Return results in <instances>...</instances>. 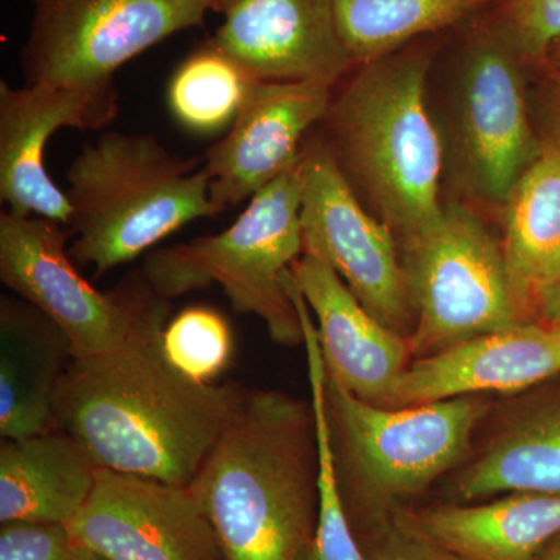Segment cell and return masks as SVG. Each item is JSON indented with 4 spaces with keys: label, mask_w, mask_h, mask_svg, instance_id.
<instances>
[{
    "label": "cell",
    "mask_w": 560,
    "mask_h": 560,
    "mask_svg": "<svg viewBox=\"0 0 560 560\" xmlns=\"http://www.w3.org/2000/svg\"><path fill=\"white\" fill-rule=\"evenodd\" d=\"M399 246L416 312V359L523 320L501 243L480 210L445 200L440 220Z\"/></svg>",
    "instance_id": "8"
},
{
    "label": "cell",
    "mask_w": 560,
    "mask_h": 560,
    "mask_svg": "<svg viewBox=\"0 0 560 560\" xmlns=\"http://www.w3.org/2000/svg\"><path fill=\"white\" fill-rule=\"evenodd\" d=\"M300 161L250 198L228 230L153 249L142 270L153 290L173 301L217 283L241 315L257 316L272 341L304 345L287 276L302 256Z\"/></svg>",
    "instance_id": "6"
},
{
    "label": "cell",
    "mask_w": 560,
    "mask_h": 560,
    "mask_svg": "<svg viewBox=\"0 0 560 560\" xmlns=\"http://www.w3.org/2000/svg\"><path fill=\"white\" fill-rule=\"evenodd\" d=\"M102 467L60 429L0 444V523L68 526Z\"/></svg>",
    "instance_id": "20"
},
{
    "label": "cell",
    "mask_w": 560,
    "mask_h": 560,
    "mask_svg": "<svg viewBox=\"0 0 560 560\" xmlns=\"http://www.w3.org/2000/svg\"><path fill=\"white\" fill-rule=\"evenodd\" d=\"M504 264L523 320L534 319L541 294L560 282V154L541 140L499 213Z\"/></svg>",
    "instance_id": "21"
},
{
    "label": "cell",
    "mask_w": 560,
    "mask_h": 560,
    "mask_svg": "<svg viewBox=\"0 0 560 560\" xmlns=\"http://www.w3.org/2000/svg\"><path fill=\"white\" fill-rule=\"evenodd\" d=\"M529 98L540 139L560 154V75L533 72Z\"/></svg>",
    "instance_id": "30"
},
{
    "label": "cell",
    "mask_w": 560,
    "mask_h": 560,
    "mask_svg": "<svg viewBox=\"0 0 560 560\" xmlns=\"http://www.w3.org/2000/svg\"><path fill=\"white\" fill-rule=\"evenodd\" d=\"M69 231L40 217L0 213V280L65 331L73 357L116 348L161 298L142 270L101 291L77 270Z\"/></svg>",
    "instance_id": "10"
},
{
    "label": "cell",
    "mask_w": 560,
    "mask_h": 560,
    "mask_svg": "<svg viewBox=\"0 0 560 560\" xmlns=\"http://www.w3.org/2000/svg\"><path fill=\"white\" fill-rule=\"evenodd\" d=\"M397 512L412 529L459 560H540L560 536V495L510 493L467 506Z\"/></svg>",
    "instance_id": "19"
},
{
    "label": "cell",
    "mask_w": 560,
    "mask_h": 560,
    "mask_svg": "<svg viewBox=\"0 0 560 560\" xmlns=\"http://www.w3.org/2000/svg\"><path fill=\"white\" fill-rule=\"evenodd\" d=\"M0 560H79V544L66 526L5 523Z\"/></svg>",
    "instance_id": "29"
},
{
    "label": "cell",
    "mask_w": 560,
    "mask_h": 560,
    "mask_svg": "<svg viewBox=\"0 0 560 560\" xmlns=\"http://www.w3.org/2000/svg\"><path fill=\"white\" fill-rule=\"evenodd\" d=\"M21 50L25 84L113 90L121 66L198 27L215 0H31Z\"/></svg>",
    "instance_id": "9"
},
{
    "label": "cell",
    "mask_w": 560,
    "mask_h": 560,
    "mask_svg": "<svg viewBox=\"0 0 560 560\" xmlns=\"http://www.w3.org/2000/svg\"><path fill=\"white\" fill-rule=\"evenodd\" d=\"M164 300L116 348L73 357L55 399V425L102 469L189 486L248 389L191 381L168 361Z\"/></svg>",
    "instance_id": "1"
},
{
    "label": "cell",
    "mask_w": 560,
    "mask_h": 560,
    "mask_svg": "<svg viewBox=\"0 0 560 560\" xmlns=\"http://www.w3.org/2000/svg\"><path fill=\"white\" fill-rule=\"evenodd\" d=\"M301 560H370L364 555L342 501L334 453H318V515Z\"/></svg>",
    "instance_id": "26"
},
{
    "label": "cell",
    "mask_w": 560,
    "mask_h": 560,
    "mask_svg": "<svg viewBox=\"0 0 560 560\" xmlns=\"http://www.w3.org/2000/svg\"><path fill=\"white\" fill-rule=\"evenodd\" d=\"M105 560H226L215 529L189 486L108 469L68 526Z\"/></svg>",
    "instance_id": "12"
},
{
    "label": "cell",
    "mask_w": 560,
    "mask_h": 560,
    "mask_svg": "<svg viewBox=\"0 0 560 560\" xmlns=\"http://www.w3.org/2000/svg\"><path fill=\"white\" fill-rule=\"evenodd\" d=\"M500 0H334L341 38L357 65L453 32Z\"/></svg>",
    "instance_id": "23"
},
{
    "label": "cell",
    "mask_w": 560,
    "mask_h": 560,
    "mask_svg": "<svg viewBox=\"0 0 560 560\" xmlns=\"http://www.w3.org/2000/svg\"><path fill=\"white\" fill-rule=\"evenodd\" d=\"M73 359L65 331L18 294L0 298V436L57 429L55 399Z\"/></svg>",
    "instance_id": "18"
},
{
    "label": "cell",
    "mask_w": 560,
    "mask_h": 560,
    "mask_svg": "<svg viewBox=\"0 0 560 560\" xmlns=\"http://www.w3.org/2000/svg\"><path fill=\"white\" fill-rule=\"evenodd\" d=\"M533 72L545 73V75H560V39L548 51L539 68L533 70Z\"/></svg>",
    "instance_id": "32"
},
{
    "label": "cell",
    "mask_w": 560,
    "mask_h": 560,
    "mask_svg": "<svg viewBox=\"0 0 560 560\" xmlns=\"http://www.w3.org/2000/svg\"><path fill=\"white\" fill-rule=\"evenodd\" d=\"M534 319L544 320L560 329V282L541 294L534 311Z\"/></svg>",
    "instance_id": "31"
},
{
    "label": "cell",
    "mask_w": 560,
    "mask_h": 560,
    "mask_svg": "<svg viewBox=\"0 0 560 560\" xmlns=\"http://www.w3.org/2000/svg\"><path fill=\"white\" fill-rule=\"evenodd\" d=\"M189 488L226 560H301L318 515L312 405L248 390Z\"/></svg>",
    "instance_id": "3"
},
{
    "label": "cell",
    "mask_w": 560,
    "mask_h": 560,
    "mask_svg": "<svg viewBox=\"0 0 560 560\" xmlns=\"http://www.w3.org/2000/svg\"><path fill=\"white\" fill-rule=\"evenodd\" d=\"M119 113L113 90L0 83V200L7 212L40 217L68 228L66 190L46 167L47 143L61 128L103 130Z\"/></svg>",
    "instance_id": "13"
},
{
    "label": "cell",
    "mask_w": 560,
    "mask_h": 560,
    "mask_svg": "<svg viewBox=\"0 0 560 560\" xmlns=\"http://www.w3.org/2000/svg\"><path fill=\"white\" fill-rule=\"evenodd\" d=\"M335 86L315 81L250 84L224 138L206 150L202 171L221 212L249 201L300 161L319 127Z\"/></svg>",
    "instance_id": "14"
},
{
    "label": "cell",
    "mask_w": 560,
    "mask_h": 560,
    "mask_svg": "<svg viewBox=\"0 0 560 560\" xmlns=\"http://www.w3.org/2000/svg\"><path fill=\"white\" fill-rule=\"evenodd\" d=\"M560 374V329L521 320L416 359L386 394L382 407L401 408L480 393H518Z\"/></svg>",
    "instance_id": "16"
},
{
    "label": "cell",
    "mask_w": 560,
    "mask_h": 560,
    "mask_svg": "<svg viewBox=\"0 0 560 560\" xmlns=\"http://www.w3.org/2000/svg\"><path fill=\"white\" fill-rule=\"evenodd\" d=\"M438 36L361 62L334 88L318 131L359 200L399 245L440 220L444 145L429 81Z\"/></svg>",
    "instance_id": "2"
},
{
    "label": "cell",
    "mask_w": 560,
    "mask_h": 560,
    "mask_svg": "<svg viewBox=\"0 0 560 560\" xmlns=\"http://www.w3.org/2000/svg\"><path fill=\"white\" fill-rule=\"evenodd\" d=\"M540 560H560V536L556 537V539L548 545Z\"/></svg>",
    "instance_id": "33"
},
{
    "label": "cell",
    "mask_w": 560,
    "mask_h": 560,
    "mask_svg": "<svg viewBox=\"0 0 560 560\" xmlns=\"http://www.w3.org/2000/svg\"><path fill=\"white\" fill-rule=\"evenodd\" d=\"M219 2H220V0H215V10H217V7H219Z\"/></svg>",
    "instance_id": "35"
},
{
    "label": "cell",
    "mask_w": 560,
    "mask_h": 560,
    "mask_svg": "<svg viewBox=\"0 0 560 560\" xmlns=\"http://www.w3.org/2000/svg\"><path fill=\"white\" fill-rule=\"evenodd\" d=\"M326 404L342 501L353 528L396 511L466 455L489 405L475 396L385 408L330 381Z\"/></svg>",
    "instance_id": "7"
},
{
    "label": "cell",
    "mask_w": 560,
    "mask_h": 560,
    "mask_svg": "<svg viewBox=\"0 0 560 560\" xmlns=\"http://www.w3.org/2000/svg\"><path fill=\"white\" fill-rule=\"evenodd\" d=\"M302 165V253L326 260L371 315L411 337L416 312L396 235L350 189L319 131L305 140Z\"/></svg>",
    "instance_id": "11"
},
{
    "label": "cell",
    "mask_w": 560,
    "mask_h": 560,
    "mask_svg": "<svg viewBox=\"0 0 560 560\" xmlns=\"http://www.w3.org/2000/svg\"><path fill=\"white\" fill-rule=\"evenodd\" d=\"M291 272L316 316L327 377L359 399L382 407L393 383L411 363L410 338L371 315L334 268L315 254L302 253Z\"/></svg>",
    "instance_id": "17"
},
{
    "label": "cell",
    "mask_w": 560,
    "mask_h": 560,
    "mask_svg": "<svg viewBox=\"0 0 560 560\" xmlns=\"http://www.w3.org/2000/svg\"><path fill=\"white\" fill-rule=\"evenodd\" d=\"M253 77L212 39L191 50L167 88V105L180 127L198 135L230 128Z\"/></svg>",
    "instance_id": "24"
},
{
    "label": "cell",
    "mask_w": 560,
    "mask_h": 560,
    "mask_svg": "<svg viewBox=\"0 0 560 560\" xmlns=\"http://www.w3.org/2000/svg\"><path fill=\"white\" fill-rule=\"evenodd\" d=\"M77 544H79V541H77ZM79 560H105V559L101 558V556L95 555V552L88 550V548H84L83 545L79 544Z\"/></svg>",
    "instance_id": "34"
},
{
    "label": "cell",
    "mask_w": 560,
    "mask_h": 560,
    "mask_svg": "<svg viewBox=\"0 0 560 560\" xmlns=\"http://www.w3.org/2000/svg\"><path fill=\"white\" fill-rule=\"evenodd\" d=\"M353 529L370 560H459L412 529L397 510L370 518Z\"/></svg>",
    "instance_id": "28"
},
{
    "label": "cell",
    "mask_w": 560,
    "mask_h": 560,
    "mask_svg": "<svg viewBox=\"0 0 560 560\" xmlns=\"http://www.w3.org/2000/svg\"><path fill=\"white\" fill-rule=\"evenodd\" d=\"M455 489L466 501L499 493L560 495V405L514 420L460 471Z\"/></svg>",
    "instance_id": "22"
},
{
    "label": "cell",
    "mask_w": 560,
    "mask_h": 560,
    "mask_svg": "<svg viewBox=\"0 0 560 560\" xmlns=\"http://www.w3.org/2000/svg\"><path fill=\"white\" fill-rule=\"evenodd\" d=\"M212 40L254 80L337 86L355 68L334 0H220Z\"/></svg>",
    "instance_id": "15"
},
{
    "label": "cell",
    "mask_w": 560,
    "mask_h": 560,
    "mask_svg": "<svg viewBox=\"0 0 560 560\" xmlns=\"http://www.w3.org/2000/svg\"><path fill=\"white\" fill-rule=\"evenodd\" d=\"M488 13L533 70L560 39V0H500Z\"/></svg>",
    "instance_id": "27"
},
{
    "label": "cell",
    "mask_w": 560,
    "mask_h": 560,
    "mask_svg": "<svg viewBox=\"0 0 560 560\" xmlns=\"http://www.w3.org/2000/svg\"><path fill=\"white\" fill-rule=\"evenodd\" d=\"M66 183L69 253L97 278L191 221L221 213L202 165L143 132H102L77 154Z\"/></svg>",
    "instance_id": "4"
},
{
    "label": "cell",
    "mask_w": 560,
    "mask_h": 560,
    "mask_svg": "<svg viewBox=\"0 0 560 560\" xmlns=\"http://www.w3.org/2000/svg\"><path fill=\"white\" fill-rule=\"evenodd\" d=\"M162 345L173 366L200 383H213L226 370L234 349L224 316L200 305L186 308L168 320Z\"/></svg>",
    "instance_id": "25"
},
{
    "label": "cell",
    "mask_w": 560,
    "mask_h": 560,
    "mask_svg": "<svg viewBox=\"0 0 560 560\" xmlns=\"http://www.w3.org/2000/svg\"><path fill=\"white\" fill-rule=\"evenodd\" d=\"M488 11L456 28L440 102H430L444 145V184L455 191L453 200L499 215L539 156L541 139L530 110L533 69Z\"/></svg>",
    "instance_id": "5"
}]
</instances>
